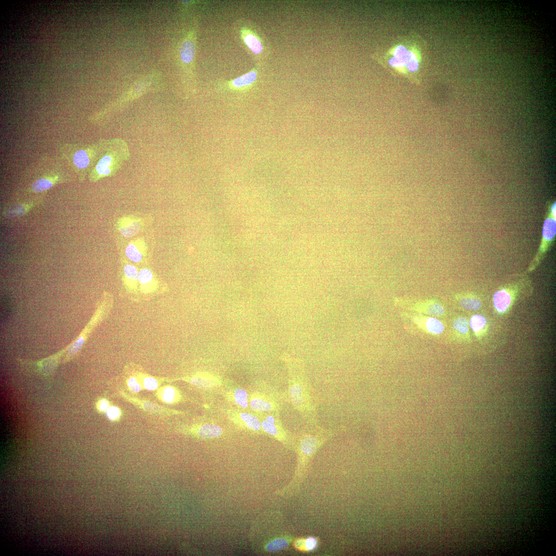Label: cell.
I'll use <instances>...</instances> for the list:
<instances>
[{
	"label": "cell",
	"mask_w": 556,
	"mask_h": 556,
	"mask_svg": "<svg viewBox=\"0 0 556 556\" xmlns=\"http://www.w3.org/2000/svg\"><path fill=\"white\" fill-rule=\"evenodd\" d=\"M341 429H325L317 424H310L309 427L295 435L294 447L297 456V465L292 488L299 489L306 476L312 460L319 449L328 440L338 434ZM292 488V489H293Z\"/></svg>",
	"instance_id": "1"
},
{
	"label": "cell",
	"mask_w": 556,
	"mask_h": 556,
	"mask_svg": "<svg viewBox=\"0 0 556 556\" xmlns=\"http://www.w3.org/2000/svg\"><path fill=\"white\" fill-rule=\"evenodd\" d=\"M289 396L292 404L309 424H317L314 395L301 361H297L292 366Z\"/></svg>",
	"instance_id": "2"
},
{
	"label": "cell",
	"mask_w": 556,
	"mask_h": 556,
	"mask_svg": "<svg viewBox=\"0 0 556 556\" xmlns=\"http://www.w3.org/2000/svg\"><path fill=\"white\" fill-rule=\"evenodd\" d=\"M128 143L122 138L108 139L105 150L88 175L91 182L115 175L130 159Z\"/></svg>",
	"instance_id": "3"
},
{
	"label": "cell",
	"mask_w": 556,
	"mask_h": 556,
	"mask_svg": "<svg viewBox=\"0 0 556 556\" xmlns=\"http://www.w3.org/2000/svg\"><path fill=\"white\" fill-rule=\"evenodd\" d=\"M108 140L102 139L86 146L65 144L61 146L62 156L76 172L80 181L86 179L96 165L105 150Z\"/></svg>",
	"instance_id": "4"
},
{
	"label": "cell",
	"mask_w": 556,
	"mask_h": 556,
	"mask_svg": "<svg viewBox=\"0 0 556 556\" xmlns=\"http://www.w3.org/2000/svg\"><path fill=\"white\" fill-rule=\"evenodd\" d=\"M114 299L110 294L105 293L95 313L81 332L80 336L65 351L64 362L72 359L81 350L92 331L108 315L113 307Z\"/></svg>",
	"instance_id": "5"
},
{
	"label": "cell",
	"mask_w": 556,
	"mask_h": 556,
	"mask_svg": "<svg viewBox=\"0 0 556 556\" xmlns=\"http://www.w3.org/2000/svg\"><path fill=\"white\" fill-rule=\"evenodd\" d=\"M556 236L555 202L550 205L546 212L539 248L530 262L528 271H534L542 262L553 245Z\"/></svg>",
	"instance_id": "6"
},
{
	"label": "cell",
	"mask_w": 556,
	"mask_h": 556,
	"mask_svg": "<svg viewBox=\"0 0 556 556\" xmlns=\"http://www.w3.org/2000/svg\"><path fill=\"white\" fill-rule=\"evenodd\" d=\"M155 75H150L142 80L138 81L127 93L115 101L111 103L98 112L90 117L92 122H98L104 119L106 115L115 112L119 108L127 105L131 101L135 100L148 92L151 89L153 80L155 79Z\"/></svg>",
	"instance_id": "7"
},
{
	"label": "cell",
	"mask_w": 556,
	"mask_h": 556,
	"mask_svg": "<svg viewBox=\"0 0 556 556\" xmlns=\"http://www.w3.org/2000/svg\"><path fill=\"white\" fill-rule=\"evenodd\" d=\"M263 430L269 435L285 443L294 446L295 435L290 436L283 427L277 416L274 414L266 415L261 421Z\"/></svg>",
	"instance_id": "8"
},
{
	"label": "cell",
	"mask_w": 556,
	"mask_h": 556,
	"mask_svg": "<svg viewBox=\"0 0 556 556\" xmlns=\"http://www.w3.org/2000/svg\"><path fill=\"white\" fill-rule=\"evenodd\" d=\"M142 226V220L132 215L123 216L117 222L118 231L121 235L127 238L135 236L141 230Z\"/></svg>",
	"instance_id": "9"
},
{
	"label": "cell",
	"mask_w": 556,
	"mask_h": 556,
	"mask_svg": "<svg viewBox=\"0 0 556 556\" xmlns=\"http://www.w3.org/2000/svg\"><path fill=\"white\" fill-rule=\"evenodd\" d=\"M66 180V177L59 173L48 174L35 180L29 187L28 192L36 194L46 192Z\"/></svg>",
	"instance_id": "10"
},
{
	"label": "cell",
	"mask_w": 556,
	"mask_h": 556,
	"mask_svg": "<svg viewBox=\"0 0 556 556\" xmlns=\"http://www.w3.org/2000/svg\"><path fill=\"white\" fill-rule=\"evenodd\" d=\"M148 248L147 244L142 238L132 240L126 249V255L132 262L136 264L143 263L147 259Z\"/></svg>",
	"instance_id": "11"
},
{
	"label": "cell",
	"mask_w": 556,
	"mask_h": 556,
	"mask_svg": "<svg viewBox=\"0 0 556 556\" xmlns=\"http://www.w3.org/2000/svg\"><path fill=\"white\" fill-rule=\"evenodd\" d=\"M251 407L258 412H276L279 408L275 399L265 395H259L251 400Z\"/></svg>",
	"instance_id": "12"
},
{
	"label": "cell",
	"mask_w": 556,
	"mask_h": 556,
	"mask_svg": "<svg viewBox=\"0 0 556 556\" xmlns=\"http://www.w3.org/2000/svg\"><path fill=\"white\" fill-rule=\"evenodd\" d=\"M40 200L25 202L5 210L3 216L7 218L20 217L27 215L38 204Z\"/></svg>",
	"instance_id": "13"
},
{
	"label": "cell",
	"mask_w": 556,
	"mask_h": 556,
	"mask_svg": "<svg viewBox=\"0 0 556 556\" xmlns=\"http://www.w3.org/2000/svg\"><path fill=\"white\" fill-rule=\"evenodd\" d=\"M235 421H238L239 424L242 425L244 428L251 430L259 431L262 428L261 421L255 416L246 413H236L235 417Z\"/></svg>",
	"instance_id": "14"
},
{
	"label": "cell",
	"mask_w": 556,
	"mask_h": 556,
	"mask_svg": "<svg viewBox=\"0 0 556 556\" xmlns=\"http://www.w3.org/2000/svg\"><path fill=\"white\" fill-rule=\"evenodd\" d=\"M189 382L193 385L201 388H214L220 385L218 378L208 373H200L190 379Z\"/></svg>",
	"instance_id": "15"
},
{
	"label": "cell",
	"mask_w": 556,
	"mask_h": 556,
	"mask_svg": "<svg viewBox=\"0 0 556 556\" xmlns=\"http://www.w3.org/2000/svg\"><path fill=\"white\" fill-rule=\"evenodd\" d=\"M123 280L129 289L136 290L139 282V272L137 267L130 264H125L123 269Z\"/></svg>",
	"instance_id": "16"
},
{
	"label": "cell",
	"mask_w": 556,
	"mask_h": 556,
	"mask_svg": "<svg viewBox=\"0 0 556 556\" xmlns=\"http://www.w3.org/2000/svg\"><path fill=\"white\" fill-rule=\"evenodd\" d=\"M293 546L296 549L302 552H310L318 546L319 540L317 537L298 538L293 541Z\"/></svg>",
	"instance_id": "17"
},
{
	"label": "cell",
	"mask_w": 556,
	"mask_h": 556,
	"mask_svg": "<svg viewBox=\"0 0 556 556\" xmlns=\"http://www.w3.org/2000/svg\"><path fill=\"white\" fill-rule=\"evenodd\" d=\"M139 282L141 290L145 292H151L156 284L153 273L147 268L142 269L139 272Z\"/></svg>",
	"instance_id": "18"
},
{
	"label": "cell",
	"mask_w": 556,
	"mask_h": 556,
	"mask_svg": "<svg viewBox=\"0 0 556 556\" xmlns=\"http://www.w3.org/2000/svg\"><path fill=\"white\" fill-rule=\"evenodd\" d=\"M195 50V44L192 38H188L183 42L180 49V56L183 64L188 65L193 61Z\"/></svg>",
	"instance_id": "19"
},
{
	"label": "cell",
	"mask_w": 556,
	"mask_h": 556,
	"mask_svg": "<svg viewBox=\"0 0 556 556\" xmlns=\"http://www.w3.org/2000/svg\"><path fill=\"white\" fill-rule=\"evenodd\" d=\"M510 294L505 289L498 291L493 296V303L496 310L500 313L505 312L511 303Z\"/></svg>",
	"instance_id": "20"
},
{
	"label": "cell",
	"mask_w": 556,
	"mask_h": 556,
	"mask_svg": "<svg viewBox=\"0 0 556 556\" xmlns=\"http://www.w3.org/2000/svg\"><path fill=\"white\" fill-rule=\"evenodd\" d=\"M158 397L162 401L173 404L180 400V395L177 389L172 386H164L159 389Z\"/></svg>",
	"instance_id": "21"
},
{
	"label": "cell",
	"mask_w": 556,
	"mask_h": 556,
	"mask_svg": "<svg viewBox=\"0 0 556 556\" xmlns=\"http://www.w3.org/2000/svg\"><path fill=\"white\" fill-rule=\"evenodd\" d=\"M196 433L201 438H213L219 436L222 433V429L214 424H204L197 428Z\"/></svg>",
	"instance_id": "22"
},
{
	"label": "cell",
	"mask_w": 556,
	"mask_h": 556,
	"mask_svg": "<svg viewBox=\"0 0 556 556\" xmlns=\"http://www.w3.org/2000/svg\"><path fill=\"white\" fill-rule=\"evenodd\" d=\"M293 541L290 537L278 538L269 542L265 548L269 552L278 551L286 549Z\"/></svg>",
	"instance_id": "23"
},
{
	"label": "cell",
	"mask_w": 556,
	"mask_h": 556,
	"mask_svg": "<svg viewBox=\"0 0 556 556\" xmlns=\"http://www.w3.org/2000/svg\"><path fill=\"white\" fill-rule=\"evenodd\" d=\"M257 76V73L255 71H252L234 79L232 82V85L237 88L247 86L253 84L256 80Z\"/></svg>",
	"instance_id": "24"
},
{
	"label": "cell",
	"mask_w": 556,
	"mask_h": 556,
	"mask_svg": "<svg viewBox=\"0 0 556 556\" xmlns=\"http://www.w3.org/2000/svg\"><path fill=\"white\" fill-rule=\"evenodd\" d=\"M245 43L250 50L255 54H259L262 51L263 48L261 42L254 35H248L244 39Z\"/></svg>",
	"instance_id": "25"
},
{
	"label": "cell",
	"mask_w": 556,
	"mask_h": 556,
	"mask_svg": "<svg viewBox=\"0 0 556 556\" xmlns=\"http://www.w3.org/2000/svg\"><path fill=\"white\" fill-rule=\"evenodd\" d=\"M235 403L242 408H246L249 405L248 394L243 389H236L233 395Z\"/></svg>",
	"instance_id": "26"
},
{
	"label": "cell",
	"mask_w": 556,
	"mask_h": 556,
	"mask_svg": "<svg viewBox=\"0 0 556 556\" xmlns=\"http://www.w3.org/2000/svg\"><path fill=\"white\" fill-rule=\"evenodd\" d=\"M426 327L431 333L435 335H439L444 330V326L439 320L430 317L427 319L426 322Z\"/></svg>",
	"instance_id": "27"
},
{
	"label": "cell",
	"mask_w": 556,
	"mask_h": 556,
	"mask_svg": "<svg viewBox=\"0 0 556 556\" xmlns=\"http://www.w3.org/2000/svg\"><path fill=\"white\" fill-rule=\"evenodd\" d=\"M461 305L465 309L476 311L481 307V301L476 298H464L460 301Z\"/></svg>",
	"instance_id": "28"
},
{
	"label": "cell",
	"mask_w": 556,
	"mask_h": 556,
	"mask_svg": "<svg viewBox=\"0 0 556 556\" xmlns=\"http://www.w3.org/2000/svg\"><path fill=\"white\" fill-rule=\"evenodd\" d=\"M486 324V319L480 315L473 316L470 321L471 328L476 332H479L484 327Z\"/></svg>",
	"instance_id": "29"
},
{
	"label": "cell",
	"mask_w": 556,
	"mask_h": 556,
	"mask_svg": "<svg viewBox=\"0 0 556 556\" xmlns=\"http://www.w3.org/2000/svg\"><path fill=\"white\" fill-rule=\"evenodd\" d=\"M405 59V66L408 70L411 72H415L418 70L419 63L413 53L407 51Z\"/></svg>",
	"instance_id": "30"
},
{
	"label": "cell",
	"mask_w": 556,
	"mask_h": 556,
	"mask_svg": "<svg viewBox=\"0 0 556 556\" xmlns=\"http://www.w3.org/2000/svg\"><path fill=\"white\" fill-rule=\"evenodd\" d=\"M140 380L143 387L148 390H155L159 387V382L153 377H142Z\"/></svg>",
	"instance_id": "31"
},
{
	"label": "cell",
	"mask_w": 556,
	"mask_h": 556,
	"mask_svg": "<svg viewBox=\"0 0 556 556\" xmlns=\"http://www.w3.org/2000/svg\"><path fill=\"white\" fill-rule=\"evenodd\" d=\"M469 322L465 317H460L457 319L454 322V326L456 330L461 333L465 334L468 331Z\"/></svg>",
	"instance_id": "32"
},
{
	"label": "cell",
	"mask_w": 556,
	"mask_h": 556,
	"mask_svg": "<svg viewBox=\"0 0 556 556\" xmlns=\"http://www.w3.org/2000/svg\"><path fill=\"white\" fill-rule=\"evenodd\" d=\"M127 384L129 389L133 393H139L143 388L140 379L135 377H131L128 379Z\"/></svg>",
	"instance_id": "33"
},
{
	"label": "cell",
	"mask_w": 556,
	"mask_h": 556,
	"mask_svg": "<svg viewBox=\"0 0 556 556\" xmlns=\"http://www.w3.org/2000/svg\"><path fill=\"white\" fill-rule=\"evenodd\" d=\"M427 313L433 316H439L444 313L443 307L436 303L430 304L427 308Z\"/></svg>",
	"instance_id": "34"
},
{
	"label": "cell",
	"mask_w": 556,
	"mask_h": 556,
	"mask_svg": "<svg viewBox=\"0 0 556 556\" xmlns=\"http://www.w3.org/2000/svg\"><path fill=\"white\" fill-rule=\"evenodd\" d=\"M107 411V416L108 418L113 421L116 420L121 416V411L117 407L111 406L109 407Z\"/></svg>",
	"instance_id": "35"
},
{
	"label": "cell",
	"mask_w": 556,
	"mask_h": 556,
	"mask_svg": "<svg viewBox=\"0 0 556 556\" xmlns=\"http://www.w3.org/2000/svg\"><path fill=\"white\" fill-rule=\"evenodd\" d=\"M109 408V402L105 399L99 401L97 403V409L101 412L107 410Z\"/></svg>",
	"instance_id": "36"
}]
</instances>
